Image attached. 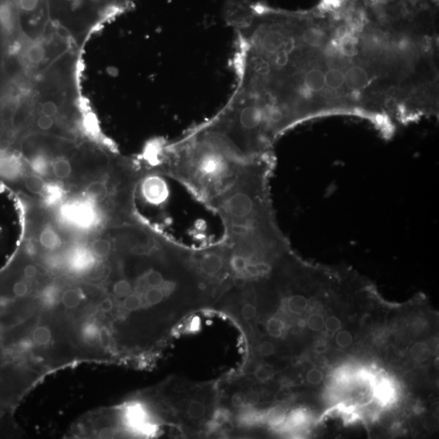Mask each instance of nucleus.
<instances>
[{"instance_id": "obj_1", "label": "nucleus", "mask_w": 439, "mask_h": 439, "mask_svg": "<svg viewBox=\"0 0 439 439\" xmlns=\"http://www.w3.org/2000/svg\"><path fill=\"white\" fill-rule=\"evenodd\" d=\"M250 73L259 101L288 129L321 116L364 118L382 81L363 30L317 6L272 11L254 39Z\"/></svg>"}, {"instance_id": "obj_2", "label": "nucleus", "mask_w": 439, "mask_h": 439, "mask_svg": "<svg viewBox=\"0 0 439 439\" xmlns=\"http://www.w3.org/2000/svg\"><path fill=\"white\" fill-rule=\"evenodd\" d=\"M152 152L164 161L171 175L210 204L261 158H242L196 129L175 142L154 145Z\"/></svg>"}, {"instance_id": "obj_3", "label": "nucleus", "mask_w": 439, "mask_h": 439, "mask_svg": "<svg viewBox=\"0 0 439 439\" xmlns=\"http://www.w3.org/2000/svg\"><path fill=\"white\" fill-rule=\"evenodd\" d=\"M51 212L63 228L80 239L95 234L107 224L102 208L79 193L69 195Z\"/></svg>"}, {"instance_id": "obj_4", "label": "nucleus", "mask_w": 439, "mask_h": 439, "mask_svg": "<svg viewBox=\"0 0 439 439\" xmlns=\"http://www.w3.org/2000/svg\"><path fill=\"white\" fill-rule=\"evenodd\" d=\"M140 196L145 203L158 206L168 200L169 191L167 181L159 174H149L140 187Z\"/></svg>"}, {"instance_id": "obj_5", "label": "nucleus", "mask_w": 439, "mask_h": 439, "mask_svg": "<svg viewBox=\"0 0 439 439\" xmlns=\"http://www.w3.org/2000/svg\"><path fill=\"white\" fill-rule=\"evenodd\" d=\"M47 184L48 180L47 179L29 170L22 178L14 193L18 195L28 194L32 197H38L39 200H41L45 191H46Z\"/></svg>"}, {"instance_id": "obj_6", "label": "nucleus", "mask_w": 439, "mask_h": 439, "mask_svg": "<svg viewBox=\"0 0 439 439\" xmlns=\"http://www.w3.org/2000/svg\"><path fill=\"white\" fill-rule=\"evenodd\" d=\"M224 264L225 259L223 254L217 250H208L201 255L199 259L200 270L210 277L217 275L223 270Z\"/></svg>"}, {"instance_id": "obj_7", "label": "nucleus", "mask_w": 439, "mask_h": 439, "mask_svg": "<svg viewBox=\"0 0 439 439\" xmlns=\"http://www.w3.org/2000/svg\"><path fill=\"white\" fill-rule=\"evenodd\" d=\"M88 248L96 259L106 261L114 253V244L105 237H96L88 242Z\"/></svg>"}, {"instance_id": "obj_8", "label": "nucleus", "mask_w": 439, "mask_h": 439, "mask_svg": "<svg viewBox=\"0 0 439 439\" xmlns=\"http://www.w3.org/2000/svg\"><path fill=\"white\" fill-rule=\"evenodd\" d=\"M309 306L308 299L302 294L291 295L288 300V308L294 314H300L307 310Z\"/></svg>"}, {"instance_id": "obj_9", "label": "nucleus", "mask_w": 439, "mask_h": 439, "mask_svg": "<svg viewBox=\"0 0 439 439\" xmlns=\"http://www.w3.org/2000/svg\"><path fill=\"white\" fill-rule=\"evenodd\" d=\"M165 297L164 286H160V288H149L145 290L143 293V299L147 306H158L160 303L163 301Z\"/></svg>"}, {"instance_id": "obj_10", "label": "nucleus", "mask_w": 439, "mask_h": 439, "mask_svg": "<svg viewBox=\"0 0 439 439\" xmlns=\"http://www.w3.org/2000/svg\"><path fill=\"white\" fill-rule=\"evenodd\" d=\"M411 359L418 363L427 361L431 356V348L425 343H418L410 350Z\"/></svg>"}, {"instance_id": "obj_11", "label": "nucleus", "mask_w": 439, "mask_h": 439, "mask_svg": "<svg viewBox=\"0 0 439 439\" xmlns=\"http://www.w3.org/2000/svg\"><path fill=\"white\" fill-rule=\"evenodd\" d=\"M133 286L131 281L127 279H120L116 281L111 286V292L116 299L123 300L133 292Z\"/></svg>"}, {"instance_id": "obj_12", "label": "nucleus", "mask_w": 439, "mask_h": 439, "mask_svg": "<svg viewBox=\"0 0 439 439\" xmlns=\"http://www.w3.org/2000/svg\"><path fill=\"white\" fill-rule=\"evenodd\" d=\"M142 280L147 288L164 286V275L156 270H151L145 272L142 277Z\"/></svg>"}, {"instance_id": "obj_13", "label": "nucleus", "mask_w": 439, "mask_h": 439, "mask_svg": "<svg viewBox=\"0 0 439 439\" xmlns=\"http://www.w3.org/2000/svg\"><path fill=\"white\" fill-rule=\"evenodd\" d=\"M143 301V294L133 292L123 299L122 306L125 311L133 312L140 310Z\"/></svg>"}, {"instance_id": "obj_14", "label": "nucleus", "mask_w": 439, "mask_h": 439, "mask_svg": "<svg viewBox=\"0 0 439 439\" xmlns=\"http://www.w3.org/2000/svg\"><path fill=\"white\" fill-rule=\"evenodd\" d=\"M206 411H207V407H206L203 402L199 400L191 401L186 409L188 418L191 420L203 418Z\"/></svg>"}, {"instance_id": "obj_15", "label": "nucleus", "mask_w": 439, "mask_h": 439, "mask_svg": "<svg viewBox=\"0 0 439 439\" xmlns=\"http://www.w3.org/2000/svg\"><path fill=\"white\" fill-rule=\"evenodd\" d=\"M266 330L271 337L279 339L283 335L285 323L280 318L272 317L267 322Z\"/></svg>"}, {"instance_id": "obj_16", "label": "nucleus", "mask_w": 439, "mask_h": 439, "mask_svg": "<svg viewBox=\"0 0 439 439\" xmlns=\"http://www.w3.org/2000/svg\"><path fill=\"white\" fill-rule=\"evenodd\" d=\"M257 394L252 392L246 394L237 393L233 397V404L236 406L253 405L257 404L258 401Z\"/></svg>"}, {"instance_id": "obj_17", "label": "nucleus", "mask_w": 439, "mask_h": 439, "mask_svg": "<svg viewBox=\"0 0 439 439\" xmlns=\"http://www.w3.org/2000/svg\"><path fill=\"white\" fill-rule=\"evenodd\" d=\"M275 374L273 367L268 364H261L255 370V376L259 381L262 383L268 382L273 378Z\"/></svg>"}, {"instance_id": "obj_18", "label": "nucleus", "mask_w": 439, "mask_h": 439, "mask_svg": "<svg viewBox=\"0 0 439 439\" xmlns=\"http://www.w3.org/2000/svg\"><path fill=\"white\" fill-rule=\"evenodd\" d=\"M308 326L309 329L316 331V332H319V331L324 329L325 318L319 313H315V314L308 317Z\"/></svg>"}, {"instance_id": "obj_19", "label": "nucleus", "mask_w": 439, "mask_h": 439, "mask_svg": "<svg viewBox=\"0 0 439 439\" xmlns=\"http://www.w3.org/2000/svg\"><path fill=\"white\" fill-rule=\"evenodd\" d=\"M378 422L385 428H391L396 423V418L393 411L389 410H384L378 416Z\"/></svg>"}, {"instance_id": "obj_20", "label": "nucleus", "mask_w": 439, "mask_h": 439, "mask_svg": "<svg viewBox=\"0 0 439 439\" xmlns=\"http://www.w3.org/2000/svg\"><path fill=\"white\" fill-rule=\"evenodd\" d=\"M353 339L350 332L347 330H341L336 335V343L340 347H347L352 343Z\"/></svg>"}, {"instance_id": "obj_21", "label": "nucleus", "mask_w": 439, "mask_h": 439, "mask_svg": "<svg viewBox=\"0 0 439 439\" xmlns=\"http://www.w3.org/2000/svg\"><path fill=\"white\" fill-rule=\"evenodd\" d=\"M342 323L339 318L335 316H331L325 321V327L327 331L331 334L338 332L341 329Z\"/></svg>"}, {"instance_id": "obj_22", "label": "nucleus", "mask_w": 439, "mask_h": 439, "mask_svg": "<svg viewBox=\"0 0 439 439\" xmlns=\"http://www.w3.org/2000/svg\"><path fill=\"white\" fill-rule=\"evenodd\" d=\"M307 381L312 385H319L324 380V374L320 370L312 369L308 372Z\"/></svg>"}, {"instance_id": "obj_23", "label": "nucleus", "mask_w": 439, "mask_h": 439, "mask_svg": "<svg viewBox=\"0 0 439 439\" xmlns=\"http://www.w3.org/2000/svg\"><path fill=\"white\" fill-rule=\"evenodd\" d=\"M257 314V308L253 303H246L242 308L241 315L246 321L253 320Z\"/></svg>"}, {"instance_id": "obj_24", "label": "nucleus", "mask_w": 439, "mask_h": 439, "mask_svg": "<svg viewBox=\"0 0 439 439\" xmlns=\"http://www.w3.org/2000/svg\"><path fill=\"white\" fill-rule=\"evenodd\" d=\"M258 352L262 356H270L275 352V345L270 341H264L259 345Z\"/></svg>"}, {"instance_id": "obj_25", "label": "nucleus", "mask_w": 439, "mask_h": 439, "mask_svg": "<svg viewBox=\"0 0 439 439\" xmlns=\"http://www.w3.org/2000/svg\"><path fill=\"white\" fill-rule=\"evenodd\" d=\"M347 1L348 0H321V3L318 6L324 8H334L342 6L343 3Z\"/></svg>"}, {"instance_id": "obj_26", "label": "nucleus", "mask_w": 439, "mask_h": 439, "mask_svg": "<svg viewBox=\"0 0 439 439\" xmlns=\"http://www.w3.org/2000/svg\"><path fill=\"white\" fill-rule=\"evenodd\" d=\"M285 419V413L281 409H277L272 411L270 416L271 423L273 425H279L283 422Z\"/></svg>"}, {"instance_id": "obj_27", "label": "nucleus", "mask_w": 439, "mask_h": 439, "mask_svg": "<svg viewBox=\"0 0 439 439\" xmlns=\"http://www.w3.org/2000/svg\"><path fill=\"white\" fill-rule=\"evenodd\" d=\"M391 389L387 386H383L378 389V395L380 398H384V400H387L389 396H391Z\"/></svg>"}, {"instance_id": "obj_28", "label": "nucleus", "mask_w": 439, "mask_h": 439, "mask_svg": "<svg viewBox=\"0 0 439 439\" xmlns=\"http://www.w3.org/2000/svg\"><path fill=\"white\" fill-rule=\"evenodd\" d=\"M325 385L328 387H333L336 383L334 377H328L325 379Z\"/></svg>"}, {"instance_id": "obj_29", "label": "nucleus", "mask_w": 439, "mask_h": 439, "mask_svg": "<svg viewBox=\"0 0 439 439\" xmlns=\"http://www.w3.org/2000/svg\"><path fill=\"white\" fill-rule=\"evenodd\" d=\"M374 1L385 2V1H387V0H374Z\"/></svg>"}]
</instances>
